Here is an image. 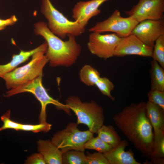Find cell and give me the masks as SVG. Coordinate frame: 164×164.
Returning <instances> with one entry per match:
<instances>
[{
	"label": "cell",
	"instance_id": "cell-1",
	"mask_svg": "<svg viewBox=\"0 0 164 164\" xmlns=\"http://www.w3.org/2000/svg\"><path fill=\"white\" fill-rule=\"evenodd\" d=\"M146 103L131 104L113 117L115 125L143 156H155L154 135L148 118Z\"/></svg>",
	"mask_w": 164,
	"mask_h": 164
},
{
	"label": "cell",
	"instance_id": "cell-2",
	"mask_svg": "<svg viewBox=\"0 0 164 164\" xmlns=\"http://www.w3.org/2000/svg\"><path fill=\"white\" fill-rule=\"evenodd\" d=\"M34 31L36 34L43 37L47 43L46 55L50 66L68 67L76 62L81 48L75 36L69 35L68 40L64 41L53 33L43 21L35 23Z\"/></svg>",
	"mask_w": 164,
	"mask_h": 164
},
{
	"label": "cell",
	"instance_id": "cell-3",
	"mask_svg": "<svg viewBox=\"0 0 164 164\" xmlns=\"http://www.w3.org/2000/svg\"><path fill=\"white\" fill-rule=\"evenodd\" d=\"M65 102L76 116L77 123L86 125L93 134L96 133L104 125L103 109L94 101L82 102L78 97L71 95L66 99Z\"/></svg>",
	"mask_w": 164,
	"mask_h": 164
},
{
	"label": "cell",
	"instance_id": "cell-4",
	"mask_svg": "<svg viewBox=\"0 0 164 164\" xmlns=\"http://www.w3.org/2000/svg\"><path fill=\"white\" fill-rule=\"evenodd\" d=\"M46 50L38 51L32 56L31 60L26 64L16 67L2 77L8 90L15 88L43 74V70L48 60Z\"/></svg>",
	"mask_w": 164,
	"mask_h": 164
},
{
	"label": "cell",
	"instance_id": "cell-5",
	"mask_svg": "<svg viewBox=\"0 0 164 164\" xmlns=\"http://www.w3.org/2000/svg\"><path fill=\"white\" fill-rule=\"evenodd\" d=\"M41 11L48 21L49 29L62 39L69 35L80 36L85 31V27L76 21L69 20L54 6L50 0H42Z\"/></svg>",
	"mask_w": 164,
	"mask_h": 164
},
{
	"label": "cell",
	"instance_id": "cell-6",
	"mask_svg": "<svg viewBox=\"0 0 164 164\" xmlns=\"http://www.w3.org/2000/svg\"><path fill=\"white\" fill-rule=\"evenodd\" d=\"M43 74L15 88L9 90L5 96L9 97L12 95L27 92L32 94L40 102L41 110L39 116L40 123L46 122V108L49 104L54 105L57 109L63 110L68 115L71 114V110L65 104L53 98L48 93L42 83Z\"/></svg>",
	"mask_w": 164,
	"mask_h": 164
},
{
	"label": "cell",
	"instance_id": "cell-7",
	"mask_svg": "<svg viewBox=\"0 0 164 164\" xmlns=\"http://www.w3.org/2000/svg\"><path fill=\"white\" fill-rule=\"evenodd\" d=\"M77 123L71 122L62 130L55 133L51 141L63 152L74 150L84 151V145L93 136L89 130L81 131Z\"/></svg>",
	"mask_w": 164,
	"mask_h": 164
},
{
	"label": "cell",
	"instance_id": "cell-8",
	"mask_svg": "<svg viewBox=\"0 0 164 164\" xmlns=\"http://www.w3.org/2000/svg\"><path fill=\"white\" fill-rule=\"evenodd\" d=\"M138 23L132 16L122 17L120 11L116 9L107 19L97 22L89 31L100 33L111 32L122 38L131 34Z\"/></svg>",
	"mask_w": 164,
	"mask_h": 164
},
{
	"label": "cell",
	"instance_id": "cell-9",
	"mask_svg": "<svg viewBox=\"0 0 164 164\" xmlns=\"http://www.w3.org/2000/svg\"><path fill=\"white\" fill-rule=\"evenodd\" d=\"M121 37L114 33L102 34L93 32L89 35L87 46L93 54L104 60L114 56Z\"/></svg>",
	"mask_w": 164,
	"mask_h": 164
},
{
	"label": "cell",
	"instance_id": "cell-10",
	"mask_svg": "<svg viewBox=\"0 0 164 164\" xmlns=\"http://www.w3.org/2000/svg\"><path fill=\"white\" fill-rule=\"evenodd\" d=\"M124 12L139 23L146 20L161 19L164 17V0H139L130 10Z\"/></svg>",
	"mask_w": 164,
	"mask_h": 164
},
{
	"label": "cell",
	"instance_id": "cell-11",
	"mask_svg": "<svg viewBox=\"0 0 164 164\" xmlns=\"http://www.w3.org/2000/svg\"><path fill=\"white\" fill-rule=\"evenodd\" d=\"M132 34L147 46L153 48L156 39L164 34V20H146L135 27Z\"/></svg>",
	"mask_w": 164,
	"mask_h": 164
},
{
	"label": "cell",
	"instance_id": "cell-12",
	"mask_svg": "<svg viewBox=\"0 0 164 164\" xmlns=\"http://www.w3.org/2000/svg\"><path fill=\"white\" fill-rule=\"evenodd\" d=\"M153 50V48L147 46L131 33L121 38L115 48L114 56L121 57L136 55L152 57Z\"/></svg>",
	"mask_w": 164,
	"mask_h": 164
},
{
	"label": "cell",
	"instance_id": "cell-13",
	"mask_svg": "<svg viewBox=\"0 0 164 164\" xmlns=\"http://www.w3.org/2000/svg\"><path fill=\"white\" fill-rule=\"evenodd\" d=\"M109 0H90L77 2L72 9V17L84 27L90 19L101 12L99 7Z\"/></svg>",
	"mask_w": 164,
	"mask_h": 164
},
{
	"label": "cell",
	"instance_id": "cell-14",
	"mask_svg": "<svg viewBox=\"0 0 164 164\" xmlns=\"http://www.w3.org/2000/svg\"><path fill=\"white\" fill-rule=\"evenodd\" d=\"M128 145L127 141L123 140L118 145L104 153L109 164H141L135 158L131 149L125 151Z\"/></svg>",
	"mask_w": 164,
	"mask_h": 164
},
{
	"label": "cell",
	"instance_id": "cell-15",
	"mask_svg": "<svg viewBox=\"0 0 164 164\" xmlns=\"http://www.w3.org/2000/svg\"><path fill=\"white\" fill-rule=\"evenodd\" d=\"M147 115L154 131V141L164 137V110L159 106L148 101L146 104Z\"/></svg>",
	"mask_w": 164,
	"mask_h": 164
},
{
	"label": "cell",
	"instance_id": "cell-16",
	"mask_svg": "<svg viewBox=\"0 0 164 164\" xmlns=\"http://www.w3.org/2000/svg\"><path fill=\"white\" fill-rule=\"evenodd\" d=\"M47 48V44L45 42L33 49L28 51L21 50L19 54L13 55L10 62L5 64H0V78L26 61L35 53L40 51L46 50Z\"/></svg>",
	"mask_w": 164,
	"mask_h": 164
},
{
	"label": "cell",
	"instance_id": "cell-17",
	"mask_svg": "<svg viewBox=\"0 0 164 164\" xmlns=\"http://www.w3.org/2000/svg\"><path fill=\"white\" fill-rule=\"evenodd\" d=\"M38 150L43 157L46 164H62L63 152L50 140H39Z\"/></svg>",
	"mask_w": 164,
	"mask_h": 164
},
{
	"label": "cell",
	"instance_id": "cell-18",
	"mask_svg": "<svg viewBox=\"0 0 164 164\" xmlns=\"http://www.w3.org/2000/svg\"><path fill=\"white\" fill-rule=\"evenodd\" d=\"M150 73L151 90L164 91V70L156 60L150 62Z\"/></svg>",
	"mask_w": 164,
	"mask_h": 164
},
{
	"label": "cell",
	"instance_id": "cell-19",
	"mask_svg": "<svg viewBox=\"0 0 164 164\" xmlns=\"http://www.w3.org/2000/svg\"><path fill=\"white\" fill-rule=\"evenodd\" d=\"M97 136L102 141L114 148L121 141V138L115 128L111 125H103L97 131Z\"/></svg>",
	"mask_w": 164,
	"mask_h": 164
},
{
	"label": "cell",
	"instance_id": "cell-20",
	"mask_svg": "<svg viewBox=\"0 0 164 164\" xmlns=\"http://www.w3.org/2000/svg\"><path fill=\"white\" fill-rule=\"evenodd\" d=\"M79 76L82 82L89 86L95 85L101 77L98 70L88 64L82 67L80 71Z\"/></svg>",
	"mask_w": 164,
	"mask_h": 164
},
{
	"label": "cell",
	"instance_id": "cell-21",
	"mask_svg": "<svg viewBox=\"0 0 164 164\" xmlns=\"http://www.w3.org/2000/svg\"><path fill=\"white\" fill-rule=\"evenodd\" d=\"M86 157L84 151L72 150L63 152L62 164H86Z\"/></svg>",
	"mask_w": 164,
	"mask_h": 164
},
{
	"label": "cell",
	"instance_id": "cell-22",
	"mask_svg": "<svg viewBox=\"0 0 164 164\" xmlns=\"http://www.w3.org/2000/svg\"><path fill=\"white\" fill-rule=\"evenodd\" d=\"M85 149H93L98 152L104 153L110 150L112 147L102 141L97 136L90 138L85 144Z\"/></svg>",
	"mask_w": 164,
	"mask_h": 164
},
{
	"label": "cell",
	"instance_id": "cell-23",
	"mask_svg": "<svg viewBox=\"0 0 164 164\" xmlns=\"http://www.w3.org/2000/svg\"><path fill=\"white\" fill-rule=\"evenodd\" d=\"M152 57L164 68V34L161 36L155 41Z\"/></svg>",
	"mask_w": 164,
	"mask_h": 164
},
{
	"label": "cell",
	"instance_id": "cell-24",
	"mask_svg": "<svg viewBox=\"0 0 164 164\" xmlns=\"http://www.w3.org/2000/svg\"><path fill=\"white\" fill-rule=\"evenodd\" d=\"M95 85L103 94L112 101L115 100L111 94V91L114 89V85L108 78L105 77H101Z\"/></svg>",
	"mask_w": 164,
	"mask_h": 164
},
{
	"label": "cell",
	"instance_id": "cell-25",
	"mask_svg": "<svg viewBox=\"0 0 164 164\" xmlns=\"http://www.w3.org/2000/svg\"><path fill=\"white\" fill-rule=\"evenodd\" d=\"M51 126V124L47 122L40 123L35 125L21 124L20 130L31 131L35 133L41 132H47L50 130Z\"/></svg>",
	"mask_w": 164,
	"mask_h": 164
},
{
	"label": "cell",
	"instance_id": "cell-26",
	"mask_svg": "<svg viewBox=\"0 0 164 164\" xmlns=\"http://www.w3.org/2000/svg\"><path fill=\"white\" fill-rule=\"evenodd\" d=\"M148 96V101L157 105L164 110V91L151 90Z\"/></svg>",
	"mask_w": 164,
	"mask_h": 164
},
{
	"label": "cell",
	"instance_id": "cell-27",
	"mask_svg": "<svg viewBox=\"0 0 164 164\" xmlns=\"http://www.w3.org/2000/svg\"><path fill=\"white\" fill-rule=\"evenodd\" d=\"M10 110H9L1 116V119L3 124L2 126L0 128V132L8 129H13L16 131L20 130L21 124L10 119Z\"/></svg>",
	"mask_w": 164,
	"mask_h": 164
},
{
	"label": "cell",
	"instance_id": "cell-28",
	"mask_svg": "<svg viewBox=\"0 0 164 164\" xmlns=\"http://www.w3.org/2000/svg\"><path fill=\"white\" fill-rule=\"evenodd\" d=\"M86 164H109L103 153L97 152L91 153L86 152Z\"/></svg>",
	"mask_w": 164,
	"mask_h": 164
},
{
	"label": "cell",
	"instance_id": "cell-29",
	"mask_svg": "<svg viewBox=\"0 0 164 164\" xmlns=\"http://www.w3.org/2000/svg\"><path fill=\"white\" fill-rule=\"evenodd\" d=\"M155 156L164 158V137L154 142Z\"/></svg>",
	"mask_w": 164,
	"mask_h": 164
},
{
	"label": "cell",
	"instance_id": "cell-30",
	"mask_svg": "<svg viewBox=\"0 0 164 164\" xmlns=\"http://www.w3.org/2000/svg\"><path fill=\"white\" fill-rule=\"evenodd\" d=\"M25 163L27 164H46L43 156L39 152L33 154L28 157Z\"/></svg>",
	"mask_w": 164,
	"mask_h": 164
},
{
	"label": "cell",
	"instance_id": "cell-31",
	"mask_svg": "<svg viewBox=\"0 0 164 164\" xmlns=\"http://www.w3.org/2000/svg\"><path fill=\"white\" fill-rule=\"evenodd\" d=\"M17 21V19L15 15L6 19H0V30L4 29L7 26L13 25Z\"/></svg>",
	"mask_w": 164,
	"mask_h": 164
},
{
	"label": "cell",
	"instance_id": "cell-32",
	"mask_svg": "<svg viewBox=\"0 0 164 164\" xmlns=\"http://www.w3.org/2000/svg\"><path fill=\"white\" fill-rule=\"evenodd\" d=\"M151 160L149 162H145L144 164H163L164 163V158L154 156L150 159Z\"/></svg>",
	"mask_w": 164,
	"mask_h": 164
}]
</instances>
